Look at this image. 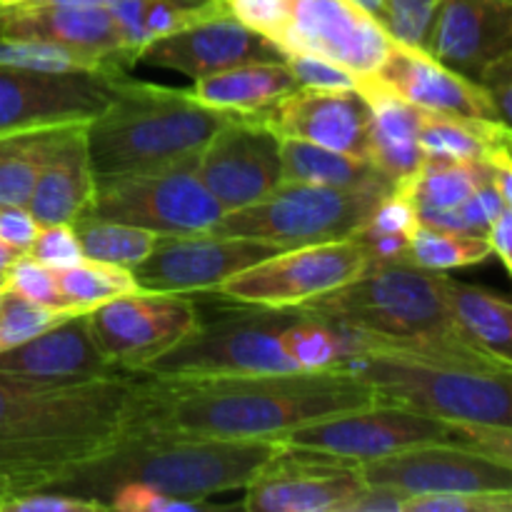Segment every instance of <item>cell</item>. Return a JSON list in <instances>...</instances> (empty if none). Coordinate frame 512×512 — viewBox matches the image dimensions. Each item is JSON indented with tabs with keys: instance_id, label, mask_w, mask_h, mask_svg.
<instances>
[{
	"instance_id": "cell-1",
	"label": "cell",
	"mask_w": 512,
	"mask_h": 512,
	"mask_svg": "<svg viewBox=\"0 0 512 512\" xmlns=\"http://www.w3.org/2000/svg\"><path fill=\"white\" fill-rule=\"evenodd\" d=\"M30 378L0 373V478L13 493L93 463L140 430L150 400L143 373Z\"/></svg>"
},
{
	"instance_id": "cell-2",
	"label": "cell",
	"mask_w": 512,
	"mask_h": 512,
	"mask_svg": "<svg viewBox=\"0 0 512 512\" xmlns=\"http://www.w3.org/2000/svg\"><path fill=\"white\" fill-rule=\"evenodd\" d=\"M373 403V390L363 380L335 368L198 380L150 378L140 428L203 438L280 440L303 425Z\"/></svg>"
},
{
	"instance_id": "cell-3",
	"label": "cell",
	"mask_w": 512,
	"mask_h": 512,
	"mask_svg": "<svg viewBox=\"0 0 512 512\" xmlns=\"http://www.w3.org/2000/svg\"><path fill=\"white\" fill-rule=\"evenodd\" d=\"M283 450L280 440L268 438H203L140 428L98 460L40 488L95 500L103 508L110 490L123 483L203 503L210 495L245 490Z\"/></svg>"
},
{
	"instance_id": "cell-4",
	"label": "cell",
	"mask_w": 512,
	"mask_h": 512,
	"mask_svg": "<svg viewBox=\"0 0 512 512\" xmlns=\"http://www.w3.org/2000/svg\"><path fill=\"white\" fill-rule=\"evenodd\" d=\"M230 118L198 103L188 90L120 75L113 100L85 125L95 185L193 158Z\"/></svg>"
},
{
	"instance_id": "cell-5",
	"label": "cell",
	"mask_w": 512,
	"mask_h": 512,
	"mask_svg": "<svg viewBox=\"0 0 512 512\" xmlns=\"http://www.w3.org/2000/svg\"><path fill=\"white\" fill-rule=\"evenodd\" d=\"M340 330L345 355L335 370L363 380L375 403L400 405L460 425L512 428V370L483 368L445 355L403 353L345 325Z\"/></svg>"
},
{
	"instance_id": "cell-6",
	"label": "cell",
	"mask_w": 512,
	"mask_h": 512,
	"mask_svg": "<svg viewBox=\"0 0 512 512\" xmlns=\"http://www.w3.org/2000/svg\"><path fill=\"white\" fill-rule=\"evenodd\" d=\"M300 313L390 340H468L450 310L445 273L410 263L370 265Z\"/></svg>"
},
{
	"instance_id": "cell-7",
	"label": "cell",
	"mask_w": 512,
	"mask_h": 512,
	"mask_svg": "<svg viewBox=\"0 0 512 512\" xmlns=\"http://www.w3.org/2000/svg\"><path fill=\"white\" fill-rule=\"evenodd\" d=\"M383 195L378 190H340L283 180L258 203L225 213L213 233L263 240L278 248L330 243L363 228Z\"/></svg>"
},
{
	"instance_id": "cell-8",
	"label": "cell",
	"mask_w": 512,
	"mask_h": 512,
	"mask_svg": "<svg viewBox=\"0 0 512 512\" xmlns=\"http://www.w3.org/2000/svg\"><path fill=\"white\" fill-rule=\"evenodd\" d=\"M258 310L210 325L200 323L183 343L150 360L138 373L158 380L298 373L280 345V333L298 310Z\"/></svg>"
},
{
	"instance_id": "cell-9",
	"label": "cell",
	"mask_w": 512,
	"mask_h": 512,
	"mask_svg": "<svg viewBox=\"0 0 512 512\" xmlns=\"http://www.w3.org/2000/svg\"><path fill=\"white\" fill-rule=\"evenodd\" d=\"M363 245L350 235L330 243L278 250L270 258L230 275L215 293L250 308L300 310L335 293L370 268Z\"/></svg>"
},
{
	"instance_id": "cell-10",
	"label": "cell",
	"mask_w": 512,
	"mask_h": 512,
	"mask_svg": "<svg viewBox=\"0 0 512 512\" xmlns=\"http://www.w3.org/2000/svg\"><path fill=\"white\" fill-rule=\"evenodd\" d=\"M85 215L135 225L155 235H190L213 230L225 210L200 180L198 155H193L168 168L95 185Z\"/></svg>"
},
{
	"instance_id": "cell-11",
	"label": "cell",
	"mask_w": 512,
	"mask_h": 512,
	"mask_svg": "<svg viewBox=\"0 0 512 512\" xmlns=\"http://www.w3.org/2000/svg\"><path fill=\"white\" fill-rule=\"evenodd\" d=\"M465 425L400 405L373 403L353 413L303 425L283 435L285 448L308 450L348 463H368L400 450L433 443H463Z\"/></svg>"
},
{
	"instance_id": "cell-12",
	"label": "cell",
	"mask_w": 512,
	"mask_h": 512,
	"mask_svg": "<svg viewBox=\"0 0 512 512\" xmlns=\"http://www.w3.org/2000/svg\"><path fill=\"white\" fill-rule=\"evenodd\" d=\"M123 70H45L0 65V135L85 125L113 100Z\"/></svg>"
},
{
	"instance_id": "cell-13",
	"label": "cell",
	"mask_w": 512,
	"mask_h": 512,
	"mask_svg": "<svg viewBox=\"0 0 512 512\" xmlns=\"http://www.w3.org/2000/svg\"><path fill=\"white\" fill-rule=\"evenodd\" d=\"M88 318L103 355L123 373L143 370L203 323L188 295L148 290L118 295L90 310Z\"/></svg>"
},
{
	"instance_id": "cell-14",
	"label": "cell",
	"mask_w": 512,
	"mask_h": 512,
	"mask_svg": "<svg viewBox=\"0 0 512 512\" xmlns=\"http://www.w3.org/2000/svg\"><path fill=\"white\" fill-rule=\"evenodd\" d=\"M390 45L383 23L355 0H288V28L278 53L320 55L365 83L375 78Z\"/></svg>"
},
{
	"instance_id": "cell-15",
	"label": "cell",
	"mask_w": 512,
	"mask_h": 512,
	"mask_svg": "<svg viewBox=\"0 0 512 512\" xmlns=\"http://www.w3.org/2000/svg\"><path fill=\"white\" fill-rule=\"evenodd\" d=\"M278 245L213 230L190 235H158L155 248L135 265V283L148 293H215L223 280L275 255Z\"/></svg>"
},
{
	"instance_id": "cell-16",
	"label": "cell",
	"mask_w": 512,
	"mask_h": 512,
	"mask_svg": "<svg viewBox=\"0 0 512 512\" xmlns=\"http://www.w3.org/2000/svg\"><path fill=\"white\" fill-rule=\"evenodd\" d=\"M365 483L413 495L512 493V465L458 443H433L360 463Z\"/></svg>"
},
{
	"instance_id": "cell-17",
	"label": "cell",
	"mask_w": 512,
	"mask_h": 512,
	"mask_svg": "<svg viewBox=\"0 0 512 512\" xmlns=\"http://www.w3.org/2000/svg\"><path fill=\"white\" fill-rule=\"evenodd\" d=\"M198 175L225 213L258 203L283 183L280 135L265 120L233 115L198 153Z\"/></svg>"
},
{
	"instance_id": "cell-18",
	"label": "cell",
	"mask_w": 512,
	"mask_h": 512,
	"mask_svg": "<svg viewBox=\"0 0 512 512\" xmlns=\"http://www.w3.org/2000/svg\"><path fill=\"white\" fill-rule=\"evenodd\" d=\"M363 485L358 463L285 448L245 488L243 508L255 512H343Z\"/></svg>"
},
{
	"instance_id": "cell-19",
	"label": "cell",
	"mask_w": 512,
	"mask_h": 512,
	"mask_svg": "<svg viewBox=\"0 0 512 512\" xmlns=\"http://www.w3.org/2000/svg\"><path fill=\"white\" fill-rule=\"evenodd\" d=\"M273 58H280V53L270 40L245 28L223 10L188 28L150 40L135 53L133 60L175 70V73L198 80L203 75L250 63V60Z\"/></svg>"
},
{
	"instance_id": "cell-20",
	"label": "cell",
	"mask_w": 512,
	"mask_h": 512,
	"mask_svg": "<svg viewBox=\"0 0 512 512\" xmlns=\"http://www.w3.org/2000/svg\"><path fill=\"white\" fill-rule=\"evenodd\" d=\"M260 120L280 138H298L335 153L370 160V110L360 90L298 88Z\"/></svg>"
},
{
	"instance_id": "cell-21",
	"label": "cell",
	"mask_w": 512,
	"mask_h": 512,
	"mask_svg": "<svg viewBox=\"0 0 512 512\" xmlns=\"http://www.w3.org/2000/svg\"><path fill=\"white\" fill-rule=\"evenodd\" d=\"M425 53L475 83L512 53V0H440Z\"/></svg>"
},
{
	"instance_id": "cell-22",
	"label": "cell",
	"mask_w": 512,
	"mask_h": 512,
	"mask_svg": "<svg viewBox=\"0 0 512 512\" xmlns=\"http://www.w3.org/2000/svg\"><path fill=\"white\" fill-rule=\"evenodd\" d=\"M0 38L48 40L118 68L133 63L108 5H5L0 8Z\"/></svg>"
},
{
	"instance_id": "cell-23",
	"label": "cell",
	"mask_w": 512,
	"mask_h": 512,
	"mask_svg": "<svg viewBox=\"0 0 512 512\" xmlns=\"http://www.w3.org/2000/svg\"><path fill=\"white\" fill-rule=\"evenodd\" d=\"M375 80L425 113L468 120H498L478 83L450 70L423 48L393 40L383 65L375 73Z\"/></svg>"
},
{
	"instance_id": "cell-24",
	"label": "cell",
	"mask_w": 512,
	"mask_h": 512,
	"mask_svg": "<svg viewBox=\"0 0 512 512\" xmlns=\"http://www.w3.org/2000/svg\"><path fill=\"white\" fill-rule=\"evenodd\" d=\"M0 373L30 378H90V375L123 373L100 350L88 313H75L25 343L0 353Z\"/></svg>"
},
{
	"instance_id": "cell-25",
	"label": "cell",
	"mask_w": 512,
	"mask_h": 512,
	"mask_svg": "<svg viewBox=\"0 0 512 512\" xmlns=\"http://www.w3.org/2000/svg\"><path fill=\"white\" fill-rule=\"evenodd\" d=\"M85 125L60 128L45 155L28 200V210L40 225L75 223L93 203L95 178L85 145Z\"/></svg>"
},
{
	"instance_id": "cell-26",
	"label": "cell",
	"mask_w": 512,
	"mask_h": 512,
	"mask_svg": "<svg viewBox=\"0 0 512 512\" xmlns=\"http://www.w3.org/2000/svg\"><path fill=\"white\" fill-rule=\"evenodd\" d=\"M358 90L370 110V163L393 183L395 190L410 193L425 163V153L418 143L423 110L375 78L360 83Z\"/></svg>"
},
{
	"instance_id": "cell-27",
	"label": "cell",
	"mask_w": 512,
	"mask_h": 512,
	"mask_svg": "<svg viewBox=\"0 0 512 512\" xmlns=\"http://www.w3.org/2000/svg\"><path fill=\"white\" fill-rule=\"evenodd\" d=\"M298 80L293 78L283 58L250 60V63L233 65L218 73L203 75L188 90L198 103L240 118H260L268 113L278 100L298 90Z\"/></svg>"
},
{
	"instance_id": "cell-28",
	"label": "cell",
	"mask_w": 512,
	"mask_h": 512,
	"mask_svg": "<svg viewBox=\"0 0 512 512\" xmlns=\"http://www.w3.org/2000/svg\"><path fill=\"white\" fill-rule=\"evenodd\" d=\"M283 180L328 185L340 190H378L390 193L393 183L370 160L335 153L298 138H280Z\"/></svg>"
},
{
	"instance_id": "cell-29",
	"label": "cell",
	"mask_w": 512,
	"mask_h": 512,
	"mask_svg": "<svg viewBox=\"0 0 512 512\" xmlns=\"http://www.w3.org/2000/svg\"><path fill=\"white\" fill-rule=\"evenodd\" d=\"M445 293L460 333L480 350L512 365V305L503 295L445 275Z\"/></svg>"
},
{
	"instance_id": "cell-30",
	"label": "cell",
	"mask_w": 512,
	"mask_h": 512,
	"mask_svg": "<svg viewBox=\"0 0 512 512\" xmlns=\"http://www.w3.org/2000/svg\"><path fill=\"white\" fill-rule=\"evenodd\" d=\"M498 165L488 160H448L425 155L410 195L418 208H460L483 185L493 183Z\"/></svg>"
},
{
	"instance_id": "cell-31",
	"label": "cell",
	"mask_w": 512,
	"mask_h": 512,
	"mask_svg": "<svg viewBox=\"0 0 512 512\" xmlns=\"http://www.w3.org/2000/svg\"><path fill=\"white\" fill-rule=\"evenodd\" d=\"M60 128L0 135V205L28 208L33 185Z\"/></svg>"
},
{
	"instance_id": "cell-32",
	"label": "cell",
	"mask_w": 512,
	"mask_h": 512,
	"mask_svg": "<svg viewBox=\"0 0 512 512\" xmlns=\"http://www.w3.org/2000/svg\"><path fill=\"white\" fill-rule=\"evenodd\" d=\"M73 230L78 235L85 258L128 270L143 263L150 250L155 248V240H158V235L150 233V230L93 218V215H80L73 223Z\"/></svg>"
},
{
	"instance_id": "cell-33",
	"label": "cell",
	"mask_w": 512,
	"mask_h": 512,
	"mask_svg": "<svg viewBox=\"0 0 512 512\" xmlns=\"http://www.w3.org/2000/svg\"><path fill=\"white\" fill-rule=\"evenodd\" d=\"M280 345L298 373L333 370L345 355L340 325L318 318V315L300 313V310L280 333Z\"/></svg>"
},
{
	"instance_id": "cell-34",
	"label": "cell",
	"mask_w": 512,
	"mask_h": 512,
	"mask_svg": "<svg viewBox=\"0 0 512 512\" xmlns=\"http://www.w3.org/2000/svg\"><path fill=\"white\" fill-rule=\"evenodd\" d=\"M490 258V248L485 235L455 233V230L433 228L418 223L410 235L408 263L415 268L448 273V270L468 268Z\"/></svg>"
},
{
	"instance_id": "cell-35",
	"label": "cell",
	"mask_w": 512,
	"mask_h": 512,
	"mask_svg": "<svg viewBox=\"0 0 512 512\" xmlns=\"http://www.w3.org/2000/svg\"><path fill=\"white\" fill-rule=\"evenodd\" d=\"M55 278H58V288L65 303L78 313H90L93 308L118 298V295L140 290L128 268L88 258L65 270H55Z\"/></svg>"
},
{
	"instance_id": "cell-36",
	"label": "cell",
	"mask_w": 512,
	"mask_h": 512,
	"mask_svg": "<svg viewBox=\"0 0 512 512\" xmlns=\"http://www.w3.org/2000/svg\"><path fill=\"white\" fill-rule=\"evenodd\" d=\"M5 290L30 300V303L40 305V308L55 310V313H78V310L70 308V305L65 303L63 295H60L55 270H50L48 265L30 258L28 253L18 255V258L13 260V265L5 270Z\"/></svg>"
},
{
	"instance_id": "cell-37",
	"label": "cell",
	"mask_w": 512,
	"mask_h": 512,
	"mask_svg": "<svg viewBox=\"0 0 512 512\" xmlns=\"http://www.w3.org/2000/svg\"><path fill=\"white\" fill-rule=\"evenodd\" d=\"M63 318H68V315L40 308V305L5 290L3 298H0V353L25 343L40 330L50 328Z\"/></svg>"
},
{
	"instance_id": "cell-38",
	"label": "cell",
	"mask_w": 512,
	"mask_h": 512,
	"mask_svg": "<svg viewBox=\"0 0 512 512\" xmlns=\"http://www.w3.org/2000/svg\"><path fill=\"white\" fill-rule=\"evenodd\" d=\"M438 8L440 0H383L380 23L395 43L425 50Z\"/></svg>"
},
{
	"instance_id": "cell-39",
	"label": "cell",
	"mask_w": 512,
	"mask_h": 512,
	"mask_svg": "<svg viewBox=\"0 0 512 512\" xmlns=\"http://www.w3.org/2000/svg\"><path fill=\"white\" fill-rule=\"evenodd\" d=\"M105 510L118 512H203L208 505L200 500H183L163 495L140 483H123L110 490L105 498Z\"/></svg>"
},
{
	"instance_id": "cell-40",
	"label": "cell",
	"mask_w": 512,
	"mask_h": 512,
	"mask_svg": "<svg viewBox=\"0 0 512 512\" xmlns=\"http://www.w3.org/2000/svg\"><path fill=\"white\" fill-rule=\"evenodd\" d=\"M223 8L238 23L278 48L288 28V0H223Z\"/></svg>"
},
{
	"instance_id": "cell-41",
	"label": "cell",
	"mask_w": 512,
	"mask_h": 512,
	"mask_svg": "<svg viewBox=\"0 0 512 512\" xmlns=\"http://www.w3.org/2000/svg\"><path fill=\"white\" fill-rule=\"evenodd\" d=\"M405 512H512V493L413 495Z\"/></svg>"
},
{
	"instance_id": "cell-42",
	"label": "cell",
	"mask_w": 512,
	"mask_h": 512,
	"mask_svg": "<svg viewBox=\"0 0 512 512\" xmlns=\"http://www.w3.org/2000/svg\"><path fill=\"white\" fill-rule=\"evenodd\" d=\"M28 255L38 260V263L48 265L50 270H65L85 260L73 223L40 225V233L35 235Z\"/></svg>"
},
{
	"instance_id": "cell-43",
	"label": "cell",
	"mask_w": 512,
	"mask_h": 512,
	"mask_svg": "<svg viewBox=\"0 0 512 512\" xmlns=\"http://www.w3.org/2000/svg\"><path fill=\"white\" fill-rule=\"evenodd\" d=\"M285 65L290 68L293 78L298 80L300 88H318V90H358L360 83L355 75L330 60L320 58L313 53H288L283 55Z\"/></svg>"
},
{
	"instance_id": "cell-44",
	"label": "cell",
	"mask_w": 512,
	"mask_h": 512,
	"mask_svg": "<svg viewBox=\"0 0 512 512\" xmlns=\"http://www.w3.org/2000/svg\"><path fill=\"white\" fill-rule=\"evenodd\" d=\"M418 205H415L413 195L405 190H390L383 198L375 203L370 210L368 220L360 230L368 233H393V235H413L418 228Z\"/></svg>"
},
{
	"instance_id": "cell-45",
	"label": "cell",
	"mask_w": 512,
	"mask_h": 512,
	"mask_svg": "<svg viewBox=\"0 0 512 512\" xmlns=\"http://www.w3.org/2000/svg\"><path fill=\"white\" fill-rule=\"evenodd\" d=\"M0 510L3 512H93V510H105V508L100 503H95V500L78 498V495L33 488V490H20V493L8 495V498L0 503Z\"/></svg>"
},
{
	"instance_id": "cell-46",
	"label": "cell",
	"mask_w": 512,
	"mask_h": 512,
	"mask_svg": "<svg viewBox=\"0 0 512 512\" xmlns=\"http://www.w3.org/2000/svg\"><path fill=\"white\" fill-rule=\"evenodd\" d=\"M478 88L488 98L495 118L503 125H510V98H512V53L495 58L483 73L478 75Z\"/></svg>"
},
{
	"instance_id": "cell-47",
	"label": "cell",
	"mask_w": 512,
	"mask_h": 512,
	"mask_svg": "<svg viewBox=\"0 0 512 512\" xmlns=\"http://www.w3.org/2000/svg\"><path fill=\"white\" fill-rule=\"evenodd\" d=\"M40 233V223L23 205H0V240L15 253H28L35 235Z\"/></svg>"
},
{
	"instance_id": "cell-48",
	"label": "cell",
	"mask_w": 512,
	"mask_h": 512,
	"mask_svg": "<svg viewBox=\"0 0 512 512\" xmlns=\"http://www.w3.org/2000/svg\"><path fill=\"white\" fill-rule=\"evenodd\" d=\"M505 208H512V205L505 203L503 195L495 190L493 183H488V185H483V188L475 190V193L470 195V198L465 200L458 210L463 213L465 223H468V228L473 230L475 235H485L488 225L493 223V220L498 218Z\"/></svg>"
},
{
	"instance_id": "cell-49",
	"label": "cell",
	"mask_w": 512,
	"mask_h": 512,
	"mask_svg": "<svg viewBox=\"0 0 512 512\" xmlns=\"http://www.w3.org/2000/svg\"><path fill=\"white\" fill-rule=\"evenodd\" d=\"M353 238L363 245L368 253L370 263H408L410 235H393V233H368V230H355Z\"/></svg>"
},
{
	"instance_id": "cell-50",
	"label": "cell",
	"mask_w": 512,
	"mask_h": 512,
	"mask_svg": "<svg viewBox=\"0 0 512 512\" xmlns=\"http://www.w3.org/2000/svg\"><path fill=\"white\" fill-rule=\"evenodd\" d=\"M405 500H408V495L400 493V490L365 483L348 500L343 512H405Z\"/></svg>"
},
{
	"instance_id": "cell-51",
	"label": "cell",
	"mask_w": 512,
	"mask_h": 512,
	"mask_svg": "<svg viewBox=\"0 0 512 512\" xmlns=\"http://www.w3.org/2000/svg\"><path fill=\"white\" fill-rule=\"evenodd\" d=\"M490 255L503 263V268L512 273V208H505L485 230Z\"/></svg>"
},
{
	"instance_id": "cell-52",
	"label": "cell",
	"mask_w": 512,
	"mask_h": 512,
	"mask_svg": "<svg viewBox=\"0 0 512 512\" xmlns=\"http://www.w3.org/2000/svg\"><path fill=\"white\" fill-rule=\"evenodd\" d=\"M20 253H15L13 248H8V245L3 243V240H0V273H5V270L10 268V265H13V260L18 258Z\"/></svg>"
},
{
	"instance_id": "cell-53",
	"label": "cell",
	"mask_w": 512,
	"mask_h": 512,
	"mask_svg": "<svg viewBox=\"0 0 512 512\" xmlns=\"http://www.w3.org/2000/svg\"><path fill=\"white\" fill-rule=\"evenodd\" d=\"M355 3H358L360 8L368 10L370 15H375L378 20H380V15H383V0H355Z\"/></svg>"
},
{
	"instance_id": "cell-54",
	"label": "cell",
	"mask_w": 512,
	"mask_h": 512,
	"mask_svg": "<svg viewBox=\"0 0 512 512\" xmlns=\"http://www.w3.org/2000/svg\"><path fill=\"white\" fill-rule=\"evenodd\" d=\"M8 495H13V485H10L5 478H0V503H3Z\"/></svg>"
},
{
	"instance_id": "cell-55",
	"label": "cell",
	"mask_w": 512,
	"mask_h": 512,
	"mask_svg": "<svg viewBox=\"0 0 512 512\" xmlns=\"http://www.w3.org/2000/svg\"><path fill=\"white\" fill-rule=\"evenodd\" d=\"M18 3H25V0H0V5H3V8L5 5H18Z\"/></svg>"
},
{
	"instance_id": "cell-56",
	"label": "cell",
	"mask_w": 512,
	"mask_h": 512,
	"mask_svg": "<svg viewBox=\"0 0 512 512\" xmlns=\"http://www.w3.org/2000/svg\"><path fill=\"white\" fill-rule=\"evenodd\" d=\"M0 288H5V273H0Z\"/></svg>"
},
{
	"instance_id": "cell-57",
	"label": "cell",
	"mask_w": 512,
	"mask_h": 512,
	"mask_svg": "<svg viewBox=\"0 0 512 512\" xmlns=\"http://www.w3.org/2000/svg\"><path fill=\"white\" fill-rule=\"evenodd\" d=\"M3 293H5V288H0V298H3Z\"/></svg>"
},
{
	"instance_id": "cell-58",
	"label": "cell",
	"mask_w": 512,
	"mask_h": 512,
	"mask_svg": "<svg viewBox=\"0 0 512 512\" xmlns=\"http://www.w3.org/2000/svg\"><path fill=\"white\" fill-rule=\"evenodd\" d=\"M0 8H3V5H0Z\"/></svg>"
}]
</instances>
